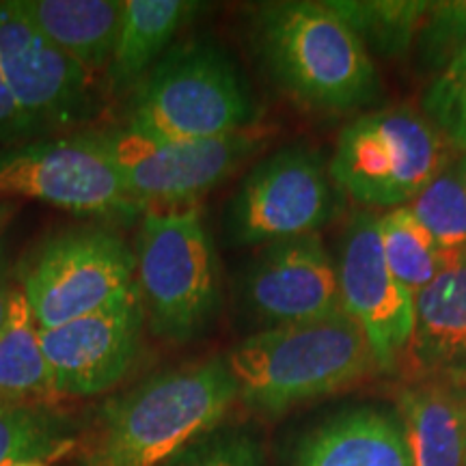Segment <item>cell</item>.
Returning <instances> with one entry per match:
<instances>
[{
	"instance_id": "cell-22",
	"label": "cell",
	"mask_w": 466,
	"mask_h": 466,
	"mask_svg": "<svg viewBox=\"0 0 466 466\" xmlns=\"http://www.w3.org/2000/svg\"><path fill=\"white\" fill-rule=\"evenodd\" d=\"M378 231L389 270L410 294L434 281L441 268V250L410 208L401 206L378 217Z\"/></svg>"
},
{
	"instance_id": "cell-16",
	"label": "cell",
	"mask_w": 466,
	"mask_h": 466,
	"mask_svg": "<svg viewBox=\"0 0 466 466\" xmlns=\"http://www.w3.org/2000/svg\"><path fill=\"white\" fill-rule=\"evenodd\" d=\"M412 466H466V382L419 378L400 395Z\"/></svg>"
},
{
	"instance_id": "cell-32",
	"label": "cell",
	"mask_w": 466,
	"mask_h": 466,
	"mask_svg": "<svg viewBox=\"0 0 466 466\" xmlns=\"http://www.w3.org/2000/svg\"><path fill=\"white\" fill-rule=\"evenodd\" d=\"M11 466H48L44 460H22V462H15Z\"/></svg>"
},
{
	"instance_id": "cell-6",
	"label": "cell",
	"mask_w": 466,
	"mask_h": 466,
	"mask_svg": "<svg viewBox=\"0 0 466 466\" xmlns=\"http://www.w3.org/2000/svg\"><path fill=\"white\" fill-rule=\"evenodd\" d=\"M450 143L423 113L393 106L357 116L337 138L329 173L365 208H401L450 167Z\"/></svg>"
},
{
	"instance_id": "cell-1",
	"label": "cell",
	"mask_w": 466,
	"mask_h": 466,
	"mask_svg": "<svg viewBox=\"0 0 466 466\" xmlns=\"http://www.w3.org/2000/svg\"><path fill=\"white\" fill-rule=\"evenodd\" d=\"M238 400L225 359L162 371L108 400L80 451V466H162L214 432Z\"/></svg>"
},
{
	"instance_id": "cell-5",
	"label": "cell",
	"mask_w": 466,
	"mask_h": 466,
	"mask_svg": "<svg viewBox=\"0 0 466 466\" xmlns=\"http://www.w3.org/2000/svg\"><path fill=\"white\" fill-rule=\"evenodd\" d=\"M253 116V97L227 52L209 42H186L168 48L134 86L126 127L199 141L248 130Z\"/></svg>"
},
{
	"instance_id": "cell-3",
	"label": "cell",
	"mask_w": 466,
	"mask_h": 466,
	"mask_svg": "<svg viewBox=\"0 0 466 466\" xmlns=\"http://www.w3.org/2000/svg\"><path fill=\"white\" fill-rule=\"evenodd\" d=\"M253 39L275 83L302 106L346 113L374 100V58L326 0L261 5Z\"/></svg>"
},
{
	"instance_id": "cell-19",
	"label": "cell",
	"mask_w": 466,
	"mask_h": 466,
	"mask_svg": "<svg viewBox=\"0 0 466 466\" xmlns=\"http://www.w3.org/2000/svg\"><path fill=\"white\" fill-rule=\"evenodd\" d=\"M203 9L186 0H124L119 33L108 66L115 93L132 91L168 52L182 28Z\"/></svg>"
},
{
	"instance_id": "cell-31",
	"label": "cell",
	"mask_w": 466,
	"mask_h": 466,
	"mask_svg": "<svg viewBox=\"0 0 466 466\" xmlns=\"http://www.w3.org/2000/svg\"><path fill=\"white\" fill-rule=\"evenodd\" d=\"M456 168H458V175H460V179H462L464 190H466V154H462V158L456 162Z\"/></svg>"
},
{
	"instance_id": "cell-20",
	"label": "cell",
	"mask_w": 466,
	"mask_h": 466,
	"mask_svg": "<svg viewBox=\"0 0 466 466\" xmlns=\"http://www.w3.org/2000/svg\"><path fill=\"white\" fill-rule=\"evenodd\" d=\"M56 398L39 326L22 288L9 296L7 319L0 330V400L48 404Z\"/></svg>"
},
{
	"instance_id": "cell-14",
	"label": "cell",
	"mask_w": 466,
	"mask_h": 466,
	"mask_svg": "<svg viewBox=\"0 0 466 466\" xmlns=\"http://www.w3.org/2000/svg\"><path fill=\"white\" fill-rule=\"evenodd\" d=\"M244 302L266 329L343 311L337 266L318 233L268 244L244 277Z\"/></svg>"
},
{
	"instance_id": "cell-2",
	"label": "cell",
	"mask_w": 466,
	"mask_h": 466,
	"mask_svg": "<svg viewBox=\"0 0 466 466\" xmlns=\"http://www.w3.org/2000/svg\"><path fill=\"white\" fill-rule=\"evenodd\" d=\"M225 363L238 400L268 417L333 395L378 371L370 341L343 311L259 330L231 348Z\"/></svg>"
},
{
	"instance_id": "cell-25",
	"label": "cell",
	"mask_w": 466,
	"mask_h": 466,
	"mask_svg": "<svg viewBox=\"0 0 466 466\" xmlns=\"http://www.w3.org/2000/svg\"><path fill=\"white\" fill-rule=\"evenodd\" d=\"M421 108L450 147L466 154V50L434 76Z\"/></svg>"
},
{
	"instance_id": "cell-15",
	"label": "cell",
	"mask_w": 466,
	"mask_h": 466,
	"mask_svg": "<svg viewBox=\"0 0 466 466\" xmlns=\"http://www.w3.org/2000/svg\"><path fill=\"white\" fill-rule=\"evenodd\" d=\"M404 359L419 378L466 382V248L441 253L439 275L415 294V330Z\"/></svg>"
},
{
	"instance_id": "cell-13",
	"label": "cell",
	"mask_w": 466,
	"mask_h": 466,
	"mask_svg": "<svg viewBox=\"0 0 466 466\" xmlns=\"http://www.w3.org/2000/svg\"><path fill=\"white\" fill-rule=\"evenodd\" d=\"M143 326L145 311L134 289L100 311L39 330L56 398H91L124 380L141 352Z\"/></svg>"
},
{
	"instance_id": "cell-30",
	"label": "cell",
	"mask_w": 466,
	"mask_h": 466,
	"mask_svg": "<svg viewBox=\"0 0 466 466\" xmlns=\"http://www.w3.org/2000/svg\"><path fill=\"white\" fill-rule=\"evenodd\" d=\"M14 212H15L14 201H3V199H0V231H3V227L9 223V218L14 217Z\"/></svg>"
},
{
	"instance_id": "cell-27",
	"label": "cell",
	"mask_w": 466,
	"mask_h": 466,
	"mask_svg": "<svg viewBox=\"0 0 466 466\" xmlns=\"http://www.w3.org/2000/svg\"><path fill=\"white\" fill-rule=\"evenodd\" d=\"M162 466H264V456L253 436L236 430H214Z\"/></svg>"
},
{
	"instance_id": "cell-12",
	"label": "cell",
	"mask_w": 466,
	"mask_h": 466,
	"mask_svg": "<svg viewBox=\"0 0 466 466\" xmlns=\"http://www.w3.org/2000/svg\"><path fill=\"white\" fill-rule=\"evenodd\" d=\"M0 78L39 130L83 124L93 115L89 74L37 31L14 0H0Z\"/></svg>"
},
{
	"instance_id": "cell-7",
	"label": "cell",
	"mask_w": 466,
	"mask_h": 466,
	"mask_svg": "<svg viewBox=\"0 0 466 466\" xmlns=\"http://www.w3.org/2000/svg\"><path fill=\"white\" fill-rule=\"evenodd\" d=\"M97 138L143 212L197 203L264 145V134L258 127L199 141L151 137L132 127Z\"/></svg>"
},
{
	"instance_id": "cell-10",
	"label": "cell",
	"mask_w": 466,
	"mask_h": 466,
	"mask_svg": "<svg viewBox=\"0 0 466 466\" xmlns=\"http://www.w3.org/2000/svg\"><path fill=\"white\" fill-rule=\"evenodd\" d=\"M333 177L318 151L279 149L258 162L229 203L227 231L240 247L318 233L333 217Z\"/></svg>"
},
{
	"instance_id": "cell-18",
	"label": "cell",
	"mask_w": 466,
	"mask_h": 466,
	"mask_svg": "<svg viewBox=\"0 0 466 466\" xmlns=\"http://www.w3.org/2000/svg\"><path fill=\"white\" fill-rule=\"evenodd\" d=\"M14 5L86 74L108 69L124 0H14Z\"/></svg>"
},
{
	"instance_id": "cell-26",
	"label": "cell",
	"mask_w": 466,
	"mask_h": 466,
	"mask_svg": "<svg viewBox=\"0 0 466 466\" xmlns=\"http://www.w3.org/2000/svg\"><path fill=\"white\" fill-rule=\"evenodd\" d=\"M417 61L439 74L466 50V0H441L430 5L415 39Z\"/></svg>"
},
{
	"instance_id": "cell-17",
	"label": "cell",
	"mask_w": 466,
	"mask_h": 466,
	"mask_svg": "<svg viewBox=\"0 0 466 466\" xmlns=\"http://www.w3.org/2000/svg\"><path fill=\"white\" fill-rule=\"evenodd\" d=\"M291 466H412L398 419L359 406L305 434Z\"/></svg>"
},
{
	"instance_id": "cell-23",
	"label": "cell",
	"mask_w": 466,
	"mask_h": 466,
	"mask_svg": "<svg viewBox=\"0 0 466 466\" xmlns=\"http://www.w3.org/2000/svg\"><path fill=\"white\" fill-rule=\"evenodd\" d=\"M69 445L67 425L42 404L0 400V466L48 460Z\"/></svg>"
},
{
	"instance_id": "cell-21",
	"label": "cell",
	"mask_w": 466,
	"mask_h": 466,
	"mask_svg": "<svg viewBox=\"0 0 466 466\" xmlns=\"http://www.w3.org/2000/svg\"><path fill=\"white\" fill-rule=\"evenodd\" d=\"M371 58H398L415 48L430 0H326Z\"/></svg>"
},
{
	"instance_id": "cell-4",
	"label": "cell",
	"mask_w": 466,
	"mask_h": 466,
	"mask_svg": "<svg viewBox=\"0 0 466 466\" xmlns=\"http://www.w3.org/2000/svg\"><path fill=\"white\" fill-rule=\"evenodd\" d=\"M137 291L151 333L171 343L195 339L217 316L218 258L199 203L145 209Z\"/></svg>"
},
{
	"instance_id": "cell-11",
	"label": "cell",
	"mask_w": 466,
	"mask_h": 466,
	"mask_svg": "<svg viewBox=\"0 0 466 466\" xmlns=\"http://www.w3.org/2000/svg\"><path fill=\"white\" fill-rule=\"evenodd\" d=\"M335 266L343 313L363 330L378 371H393L415 330V294L389 270L378 217L360 212L352 218Z\"/></svg>"
},
{
	"instance_id": "cell-28",
	"label": "cell",
	"mask_w": 466,
	"mask_h": 466,
	"mask_svg": "<svg viewBox=\"0 0 466 466\" xmlns=\"http://www.w3.org/2000/svg\"><path fill=\"white\" fill-rule=\"evenodd\" d=\"M39 132L42 130H39L37 124L17 106V102L11 97L9 89L0 78V147L33 141L35 134Z\"/></svg>"
},
{
	"instance_id": "cell-8",
	"label": "cell",
	"mask_w": 466,
	"mask_h": 466,
	"mask_svg": "<svg viewBox=\"0 0 466 466\" xmlns=\"http://www.w3.org/2000/svg\"><path fill=\"white\" fill-rule=\"evenodd\" d=\"M137 289V255L115 233L76 229L39 248L22 277L39 330L124 300Z\"/></svg>"
},
{
	"instance_id": "cell-9",
	"label": "cell",
	"mask_w": 466,
	"mask_h": 466,
	"mask_svg": "<svg viewBox=\"0 0 466 466\" xmlns=\"http://www.w3.org/2000/svg\"><path fill=\"white\" fill-rule=\"evenodd\" d=\"M0 199H35L80 214L132 218L126 190L97 137L39 138L0 147Z\"/></svg>"
},
{
	"instance_id": "cell-24",
	"label": "cell",
	"mask_w": 466,
	"mask_h": 466,
	"mask_svg": "<svg viewBox=\"0 0 466 466\" xmlns=\"http://www.w3.org/2000/svg\"><path fill=\"white\" fill-rule=\"evenodd\" d=\"M441 253L466 248V190L456 165L445 167L408 203Z\"/></svg>"
},
{
	"instance_id": "cell-29",
	"label": "cell",
	"mask_w": 466,
	"mask_h": 466,
	"mask_svg": "<svg viewBox=\"0 0 466 466\" xmlns=\"http://www.w3.org/2000/svg\"><path fill=\"white\" fill-rule=\"evenodd\" d=\"M11 285L7 279V268H5L3 253H0V330H3L5 319H7V309H9V296H11Z\"/></svg>"
}]
</instances>
